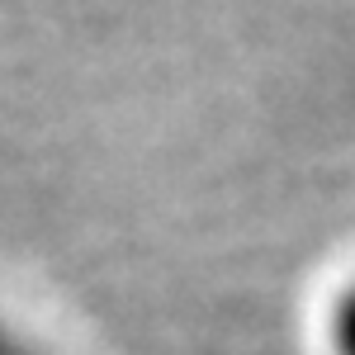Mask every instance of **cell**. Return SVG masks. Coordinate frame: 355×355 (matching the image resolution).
<instances>
[{
    "instance_id": "1",
    "label": "cell",
    "mask_w": 355,
    "mask_h": 355,
    "mask_svg": "<svg viewBox=\"0 0 355 355\" xmlns=\"http://www.w3.org/2000/svg\"><path fill=\"white\" fill-rule=\"evenodd\" d=\"M331 341L341 355H355V289H346L336 313H331Z\"/></svg>"
},
{
    "instance_id": "2",
    "label": "cell",
    "mask_w": 355,
    "mask_h": 355,
    "mask_svg": "<svg viewBox=\"0 0 355 355\" xmlns=\"http://www.w3.org/2000/svg\"><path fill=\"white\" fill-rule=\"evenodd\" d=\"M0 355H43V351H33L24 336H15L10 327H0Z\"/></svg>"
}]
</instances>
